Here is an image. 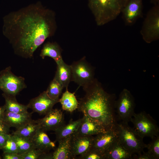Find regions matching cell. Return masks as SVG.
I'll use <instances>...</instances> for the list:
<instances>
[{
	"mask_svg": "<svg viewBox=\"0 0 159 159\" xmlns=\"http://www.w3.org/2000/svg\"><path fill=\"white\" fill-rule=\"evenodd\" d=\"M130 121L135 132L143 138L150 137L152 139L159 135V128L155 121L144 111L135 113Z\"/></svg>",
	"mask_w": 159,
	"mask_h": 159,
	"instance_id": "obj_5",
	"label": "cell"
},
{
	"mask_svg": "<svg viewBox=\"0 0 159 159\" xmlns=\"http://www.w3.org/2000/svg\"><path fill=\"white\" fill-rule=\"evenodd\" d=\"M103 159H132V155L121 145L118 139L104 152Z\"/></svg>",
	"mask_w": 159,
	"mask_h": 159,
	"instance_id": "obj_17",
	"label": "cell"
},
{
	"mask_svg": "<svg viewBox=\"0 0 159 159\" xmlns=\"http://www.w3.org/2000/svg\"><path fill=\"white\" fill-rule=\"evenodd\" d=\"M72 135L57 141L59 143L58 146L52 153L53 159H72L71 153Z\"/></svg>",
	"mask_w": 159,
	"mask_h": 159,
	"instance_id": "obj_21",
	"label": "cell"
},
{
	"mask_svg": "<svg viewBox=\"0 0 159 159\" xmlns=\"http://www.w3.org/2000/svg\"><path fill=\"white\" fill-rule=\"evenodd\" d=\"M63 88L62 85L54 78L50 82L46 91L50 98L59 101V97Z\"/></svg>",
	"mask_w": 159,
	"mask_h": 159,
	"instance_id": "obj_27",
	"label": "cell"
},
{
	"mask_svg": "<svg viewBox=\"0 0 159 159\" xmlns=\"http://www.w3.org/2000/svg\"><path fill=\"white\" fill-rule=\"evenodd\" d=\"M57 69L54 78L59 82L64 88L67 89L71 79V69L70 65L63 60L57 63Z\"/></svg>",
	"mask_w": 159,
	"mask_h": 159,
	"instance_id": "obj_19",
	"label": "cell"
},
{
	"mask_svg": "<svg viewBox=\"0 0 159 159\" xmlns=\"http://www.w3.org/2000/svg\"><path fill=\"white\" fill-rule=\"evenodd\" d=\"M118 139L116 128L107 130L94 137L92 148L103 155L105 151Z\"/></svg>",
	"mask_w": 159,
	"mask_h": 159,
	"instance_id": "obj_14",
	"label": "cell"
},
{
	"mask_svg": "<svg viewBox=\"0 0 159 159\" xmlns=\"http://www.w3.org/2000/svg\"><path fill=\"white\" fill-rule=\"evenodd\" d=\"M82 120V118L76 120L71 119L68 123L62 125L54 131L56 135V141L65 138L75 133L78 129Z\"/></svg>",
	"mask_w": 159,
	"mask_h": 159,
	"instance_id": "obj_22",
	"label": "cell"
},
{
	"mask_svg": "<svg viewBox=\"0 0 159 159\" xmlns=\"http://www.w3.org/2000/svg\"><path fill=\"white\" fill-rule=\"evenodd\" d=\"M59 102L61 104L63 110L69 112L77 109L79 104L74 94L69 92L67 89L59 99Z\"/></svg>",
	"mask_w": 159,
	"mask_h": 159,
	"instance_id": "obj_24",
	"label": "cell"
},
{
	"mask_svg": "<svg viewBox=\"0 0 159 159\" xmlns=\"http://www.w3.org/2000/svg\"><path fill=\"white\" fill-rule=\"evenodd\" d=\"M78 158L80 159H103L102 155L92 148Z\"/></svg>",
	"mask_w": 159,
	"mask_h": 159,
	"instance_id": "obj_31",
	"label": "cell"
},
{
	"mask_svg": "<svg viewBox=\"0 0 159 159\" xmlns=\"http://www.w3.org/2000/svg\"><path fill=\"white\" fill-rule=\"evenodd\" d=\"M150 2L153 5L159 4V0H150Z\"/></svg>",
	"mask_w": 159,
	"mask_h": 159,
	"instance_id": "obj_36",
	"label": "cell"
},
{
	"mask_svg": "<svg viewBox=\"0 0 159 159\" xmlns=\"http://www.w3.org/2000/svg\"><path fill=\"white\" fill-rule=\"evenodd\" d=\"M11 135L4 133L0 134V149H2Z\"/></svg>",
	"mask_w": 159,
	"mask_h": 159,
	"instance_id": "obj_34",
	"label": "cell"
},
{
	"mask_svg": "<svg viewBox=\"0 0 159 159\" xmlns=\"http://www.w3.org/2000/svg\"><path fill=\"white\" fill-rule=\"evenodd\" d=\"M62 49L56 42H47L43 45L40 54L42 59L49 57L53 59L56 64L63 60L62 55Z\"/></svg>",
	"mask_w": 159,
	"mask_h": 159,
	"instance_id": "obj_20",
	"label": "cell"
},
{
	"mask_svg": "<svg viewBox=\"0 0 159 159\" xmlns=\"http://www.w3.org/2000/svg\"><path fill=\"white\" fill-rule=\"evenodd\" d=\"M10 127L4 121H0V134H9Z\"/></svg>",
	"mask_w": 159,
	"mask_h": 159,
	"instance_id": "obj_33",
	"label": "cell"
},
{
	"mask_svg": "<svg viewBox=\"0 0 159 159\" xmlns=\"http://www.w3.org/2000/svg\"><path fill=\"white\" fill-rule=\"evenodd\" d=\"M45 152L34 148L21 155L23 157V159H39L40 157Z\"/></svg>",
	"mask_w": 159,
	"mask_h": 159,
	"instance_id": "obj_30",
	"label": "cell"
},
{
	"mask_svg": "<svg viewBox=\"0 0 159 159\" xmlns=\"http://www.w3.org/2000/svg\"><path fill=\"white\" fill-rule=\"evenodd\" d=\"M33 112L17 113L5 111L3 121L10 127L18 129L32 120Z\"/></svg>",
	"mask_w": 159,
	"mask_h": 159,
	"instance_id": "obj_16",
	"label": "cell"
},
{
	"mask_svg": "<svg viewBox=\"0 0 159 159\" xmlns=\"http://www.w3.org/2000/svg\"><path fill=\"white\" fill-rule=\"evenodd\" d=\"M35 148L45 152H49L56 147L55 142L51 141L46 132L40 128L32 139Z\"/></svg>",
	"mask_w": 159,
	"mask_h": 159,
	"instance_id": "obj_18",
	"label": "cell"
},
{
	"mask_svg": "<svg viewBox=\"0 0 159 159\" xmlns=\"http://www.w3.org/2000/svg\"><path fill=\"white\" fill-rule=\"evenodd\" d=\"M2 156L4 159H23V157L21 155L16 153H3Z\"/></svg>",
	"mask_w": 159,
	"mask_h": 159,
	"instance_id": "obj_32",
	"label": "cell"
},
{
	"mask_svg": "<svg viewBox=\"0 0 159 159\" xmlns=\"http://www.w3.org/2000/svg\"><path fill=\"white\" fill-rule=\"evenodd\" d=\"M146 148L148 151L146 152L151 159L159 158V135L152 138L149 143L146 144Z\"/></svg>",
	"mask_w": 159,
	"mask_h": 159,
	"instance_id": "obj_28",
	"label": "cell"
},
{
	"mask_svg": "<svg viewBox=\"0 0 159 159\" xmlns=\"http://www.w3.org/2000/svg\"><path fill=\"white\" fill-rule=\"evenodd\" d=\"M40 128L37 120H32L21 127L17 129L12 134H16L32 140L38 130Z\"/></svg>",
	"mask_w": 159,
	"mask_h": 159,
	"instance_id": "obj_23",
	"label": "cell"
},
{
	"mask_svg": "<svg viewBox=\"0 0 159 159\" xmlns=\"http://www.w3.org/2000/svg\"><path fill=\"white\" fill-rule=\"evenodd\" d=\"M12 135L17 145L18 154L21 155L35 148L32 140L18 135Z\"/></svg>",
	"mask_w": 159,
	"mask_h": 159,
	"instance_id": "obj_26",
	"label": "cell"
},
{
	"mask_svg": "<svg viewBox=\"0 0 159 159\" xmlns=\"http://www.w3.org/2000/svg\"><path fill=\"white\" fill-rule=\"evenodd\" d=\"M2 33L16 54L32 58L37 48L57 29L56 14L40 2L12 11L3 18Z\"/></svg>",
	"mask_w": 159,
	"mask_h": 159,
	"instance_id": "obj_1",
	"label": "cell"
},
{
	"mask_svg": "<svg viewBox=\"0 0 159 159\" xmlns=\"http://www.w3.org/2000/svg\"><path fill=\"white\" fill-rule=\"evenodd\" d=\"M26 87L25 79L13 73L10 66L0 72V89L7 95L16 96L20 91Z\"/></svg>",
	"mask_w": 159,
	"mask_h": 159,
	"instance_id": "obj_7",
	"label": "cell"
},
{
	"mask_svg": "<svg viewBox=\"0 0 159 159\" xmlns=\"http://www.w3.org/2000/svg\"><path fill=\"white\" fill-rule=\"evenodd\" d=\"M83 89L85 94L78 102V110L100 122L106 130L115 129V96L106 92L96 79Z\"/></svg>",
	"mask_w": 159,
	"mask_h": 159,
	"instance_id": "obj_2",
	"label": "cell"
},
{
	"mask_svg": "<svg viewBox=\"0 0 159 159\" xmlns=\"http://www.w3.org/2000/svg\"><path fill=\"white\" fill-rule=\"evenodd\" d=\"M70 65L71 69V81L86 87L94 81V70L87 62L85 57L74 62Z\"/></svg>",
	"mask_w": 159,
	"mask_h": 159,
	"instance_id": "obj_8",
	"label": "cell"
},
{
	"mask_svg": "<svg viewBox=\"0 0 159 159\" xmlns=\"http://www.w3.org/2000/svg\"><path fill=\"white\" fill-rule=\"evenodd\" d=\"M107 130L99 122L83 114V116L77 131L72 134L78 136H92L104 132Z\"/></svg>",
	"mask_w": 159,
	"mask_h": 159,
	"instance_id": "obj_11",
	"label": "cell"
},
{
	"mask_svg": "<svg viewBox=\"0 0 159 159\" xmlns=\"http://www.w3.org/2000/svg\"><path fill=\"white\" fill-rule=\"evenodd\" d=\"M116 129L119 142L132 155L144 151L146 144L143 142V138L129 125L128 123L122 121L117 122Z\"/></svg>",
	"mask_w": 159,
	"mask_h": 159,
	"instance_id": "obj_4",
	"label": "cell"
},
{
	"mask_svg": "<svg viewBox=\"0 0 159 159\" xmlns=\"http://www.w3.org/2000/svg\"><path fill=\"white\" fill-rule=\"evenodd\" d=\"M5 111L4 106H0V121H3L4 112Z\"/></svg>",
	"mask_w": 159,
	"mask_h": 159,
	"instance_id": "obj_35",
	"label": "cell"
},
{
	"mask_svg": "<svg viewBox=\"0 0 159 159\" xmlns=\"http://www.w3.org/2000/svg\"><path fill=\"white\" fill-rule=\"evenodd\" d=\"M1 149L3 153H14L18 154L17 145L12 135H11L5 145Z\"/></svg>",
	"mask_w": 159,
	"mask_h": 159,
	"instance_id": "obj_29",
	"label": "cell"
},
{
	"mask_svg": "<svg viewBox=\"0 0 159 159\" xmlns=\"http://www.w3.org/2000/svg\"><path fill=\"white\" fill-rule=\"evenodd\" d=\"M0 159H1V158H0Z\"/></svg>",
	"mask_w": 159,
	"mask_h": 159,
	"instance_id": "obj_37",
	"label": "cell"
},
{
	"mask_svg": "<svg viewBox=\"0 0 159 159\" xmlns=\"http://www.w3.org/2000/svg\"><path fill=\"white\" fill-rule=\"evenodd\" d=\"M134 98L130 91L124 89L115 103V111L118 120L128 123L134 114Z\"/></svg>",
	"mask_w": 159,
	"mask_h": 159,
	"instance_id": "obj_9",
	"label": "cell"
},
{
	"mask_svg": "<svg viewBox=\"0 0 159 159\" xmlns=\"http://www.w3.org/2000/svg\"><path fill=\"white\" fill-rule=\"evenodd\" d=\"M58 102V101L50 98L46 91H44L38 96L31 99L27 106L33 112H37L40 115H45L50 112L54 105Z\"/></svg>",
	"mask_w": 159,
	"mask_h": 159,
	"instance_id": "obj_12",
	"label": "cell"
},
{
	"mask_svg": "<svg viewBox=\"0 0 159 159\" xmlns=\"http://www.w3.org/2000/svg\"><path fill=\"white\" fill-rule=\"evenodd\" d=\"M143 40L150 43L159 39V4L148 11L140 31Z\"/></svg>",
	"mask_w": 159,
	"mask_h": 159,
	"instance_id": "obj_6",
	"label": "cell"
},
{
	"mask_svg": "<svg viewBox=\"0 0 159 159\" xmlns=\"http://www.w3.org/2000/svg\"><path fill=\"white\" fill-rule=\"evenodd\" d=\"M127 0H88L97 25L102 26L116 19Z\"/></svg>",
	"mask_w": 159,
	"mask_h": 159,
	"instance_id": "obj_3",
	"label": "cell"
},
{
	"mask_svg": "<svg viewBox=\"0 0 159 159\" xmlns=\"http://www.w3.org/2000/svg\"><path fill=\"white\" fill-rule=\"evenodd\" d=\"M5 100L4 106L5 110L17 113H22L28 112V108L27 105L20 104L17 101L15 96L2 94Z\"/></svg>",
	"mask_w": 159,
	"mask_h": 159,
	"instance_id": "obj_25",
	"label": "cell"
},
{
	"mask_svg": "<svg viewBox=\"0 0 159 159\" xmlns=\"http://www.w3.org/2000/svg\"><path fill=\"white\" fill-rule=\"evenodd\" d=\"M40 128L46 132L59 128L65 124L64 115L61 110L52 109L44 117L37 120Z\"/></svg>",
	"mask_w": 159,
	"mask_h": 159,
	"instance_id": "obj_13",
	"label": "cell"
},
{
	"mask_svg": "<svg viewBox=\"0 0 159 159\" xmlns=\"http://www.w3.org/2000/svg\"><path fill=\"white\" fill-rule=\"evenodd\" d=\"M143 0H127L121 13L125 25L131 26L143 16Z\"/></svg>",
	"mask_w": 159,
	"mask_h": 159,
	"instance_id": "obj_10",
	"label": "cell"
},
{
	"mask_svg": "<svg viewBox=\"0 0 159 159\" xmlns=\"http://www.w3.org/2000/svg\"><path fill=\"white\" fill-rule=\"evenodd\" d=\"M94 137L78 136L72 135L71 141V153L72 159L85 153L92 148Z\"/></svg>",
	"mask_w": 159,
	"mask_h": 159,
	"instance_id": "obj_15",
	"label": "cell"
}]
</instances>
